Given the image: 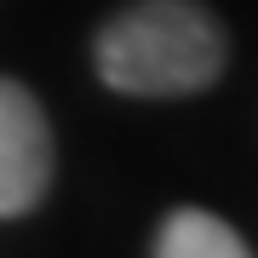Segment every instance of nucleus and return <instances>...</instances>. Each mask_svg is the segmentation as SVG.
I'll use <instances>...</instances> for the list:
<instances>
[{"label": "nucleus", "mask_w": 258, "mask_h": 258, "mask_svg": "<svg viewBox=\"0 0 258 258\" xmlns=\"http://www.w3.org/2000/svg\"><path fill=\"white\" fill-rule=\"evenodd\" d=\"M98 81L120 98H189L224 75V23L195 0H132L98 35Z\"/></svg>", "instance_id": "1"}, {"label": "nucleus", "mask_w": 258, "mask_h": 258, "mask_svg": "<svg viewBox=\"0 0 258 258\" xmlns=\"http://www.w3.org/2000/svg\"><path fill=\"white\" fill-rule=\"evenodd\" d=\"M52 184V126L35 92L0 81V218H23Z\"/></svg>", "instance_id": "2"}, {"label": "nucleus", "mask_w": 258, "mask_h": 258, "mask_svg": "<svg viewBox=\"0 0 258 258\" xmlns=\"http://www.w3.org/2000/svg\"><path fill=\"white\" fill-rule=\"evenodd\" d=\"M155 252L161 258H247V241L235 235V224L212 218L201 207H178L155 230Z\"/></svg>", "instance_id": "3"}]
</instances>
